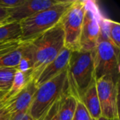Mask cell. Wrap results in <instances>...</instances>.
Masks as SVG:
<instances>
[{
    "instance_id": "6da1fadb",
    "label": "cell",
    "mask_w": 120,
    "mask_h": 120,
    "mask_svg": "<svg viewBox=\"0 0 120 120\" xmlns=\"http://www.w3.org/2000/svg\"><path fill=\"white\" fill-rule=\"evenodd\" d=\"M94 51H73L66 69L68 93L80 101L95 78Z\"/></svg>"
},
{
    "instance_id": "7a4b0ae2",
    "label": "cell",
    "mask_w": 120,
    "mask_h": 120,
    "mask_svg": "<svg viewBox=\"0 0 120 120\" xmlns=\"http://www.w3.org/2000/svg\"><path fill=\"white\" fill-rule=\"evenodd\" d=\"M30 41L34 63L30 74V80L35 81L41 70L65 47L64 32L60 21L54 27L44 32Z\"/></svg>"
},
{
    "instance_id": "3957f363",
    "label": "cell",
    "mask_w": 120,
    "mask_h": 120,
    "mask_svg": "<svg viewBox=\"0 0 120 120\" xmlns=\"http://www.w3.org/2000/svg\"><path fill=\"white\" fill-rule=\"evenodd\" d=\"M72 1H59L56 4L37 12L19 22L20 40L29 41L39 37L58 24Z\"/></svg>"
},
{
    "instance_id": "277c9868",
    "label": "cell",
    "mask_w": 120,
    "mask_h": 120,
    "mask_svg": "<svg viewBox=\"0 0 120 120\" xmlns=\"http://www.w3.org/2000/svg\"><path fill=\"white\" fill-rule=\"evenodd\" d=\"M67 69V68H66ZM68 92L66 70L37 87L29 114L33 120H41L53 105Z\"/></svg>"
},
{
    "instance_id": "5b68a950",
    "label": "cell",
    "mask_w": 120,
    "mask_h": 120,
    "mask_svg": "<svg viewBox=\"0 0 120 120\" xmlns=\"http://www.w3.org/2000/svg\"><path fill=\"white\" fill-rule=\"evenodd\" d=\"M120 49L109 40L98 38L94 57L96 80L110 76L116 82H120Z\"/></svg>"
},
{
    "instance_id": "8992f818",
    "label": "cell",
    "mask_w": 120,
    "mask_h": 120,
    "mask_svg": "<svg viewBox=\"0 0 120 120\" xmlns=\"http://www.w3.org/2000/svg\"><path fill=\"white\" fill-rule=\"evenodd\" d=\"M85 2L83 0L72 1L60 20L64 32L65 47L72 51L79 50Z\"/></svg>"
},
{
    "instance_id": "52a82bcc",
    "label": "cell",
    "mask_w": 120,
    "mask_h": 120,
    "mask_svg": "<svg viewBox=\"0 0 120 120\" xmlns=\"http://www.w3.org/2000/svg\"><path fill=\"white\" fill-rule=\"evenodd\" d=\"M102 15L99 6L96 1H86L79 42L80 51H95L100 34V20Z\"/></svg>"
},
{
    "instance_id": "ba28073f",
    "label": "cell",
    "mask_w": 120,
    "mask_h": 120,
    "mask_svg": "<svg viewBox=\"0 0 120 120\" xmlns=\"http://www.w3.org/2000/svg\"><path fill=\"white\" fill-rule=\"evenodd\" d=\"M96 85L101 117L108 120L120 119L118 104L120 82H116L110 76H105L96 80Z\"/></svg>"
},
{
    "instance_id": "9c48e42d",
    "label": "cell",
    "mask_w": 120,
    "mask_h": 120,
    "mask_svg": "<svg viewBox=\"0 0 120 120\" xmlns=\"http://www.w3.org/2000/svg\"><path fill=\"white\" fill-rule=\"evenodd\" d=\"M37 89L34 81H30L20 92L4 103L3 108L11 117L28 112Z\"/></svg>"
},
{
    "instance_id": "30bf717a",
    "label": "cell",
    "mask_w": 120,
    "mask_h": 120,
    "mask_svg": "<svg viewBox=\"0 0 120 120\" xmlns=\"http://www.w3.org/2000/svg\"><path fill=\"white\" fill-rule=\"evenodd\" d=\"M60 0H25L20 5L8 11V17L4 22H19L21 20L37 13L39 11L48 8Z\"/></svg>"
},
{
    "instance_id": "8fae6325",
    "label": "cell",
    "mask_w": 120,
    "mask_h": 120,
    "mask_svg": "<svg viewBox=\"0 0 120 120\" xmlns=\"http://www.w3.org/2000/svg\"><path fill=\"white\" fill-rule=\"evenodd\" d=\"M71 53V50L64 47L56 58L41 70L34 81L36 86L39 87L41 84L50 81L65 70L68 67Z\"/></svg>"
},
{
    "instance_id": "7c38bea8",
    "label": "cell",
    "mask_w": 120,
    "mask_h": 120,
    "mask_svg": "<svg viewBox=\"0 0 120 120\" xmlns=\"http://www.w3.org/2000/svg\"><path fill=\"white\" fill-rule=\"evenodd\" d=\"M80 101L85 106L93 120H98L101 117V110L96 90V79L93 81L86 89Z\"/></svg>"
},
{
    "instance_id": "4fadbf2b",
    "label": "cell",
    "mask_w": 120,
    "mask_h": 120,
    "mask_svg": "<svg viewBox=\"0 0 120 120\" xmlns=\"http://www.w3.org/2000/svg\"><path fill=\"white\" fill-rule=\"evenodd\" d=\"M77 101L70 94L67 92L59 100L58 118L59 120H72L74 116Z\"/></svg>"
},
{
    "instance_id": "5bb4252c",
    "label": "cell",
    "mask_w": 120,
    "mask_h": 120,
    "mask_svg": "<svg viewBox=\"0 0 120 120\" xmlns=\"http://www.w3.org/2000/svg\"><path fill=\"white\" fill-rule=\"evenodd\" d=\"M30 81V78L27 74L17 70L14 75L12 84L2 100V103L8 101L20 92Z\"/></svg>"
},
{
    "instance_id": "9a60e30c",
    "label": "cell",
    "mask_w": 120,
    "mask_h": 120,
    "mask_svg": "<svg viewBox=\"0 0 120 120\" xmlns=\"http://www.w3.org/2000/svg\"><path fill=\"white\" fill-rule=\"evenodd\" d=\"M34 63V53L30 41H26L22 52L20 63L17 67V70L27 74L30 78V74L32 71Z\"/></svg>"
},
{
    "instance_id": "2e32d148",
    "label": "cell",
    "mask_w": 120,
    "mask_h": 120,
    "mask_svg": "<svg viewBox=\"0 0 120 120\" xmlns=\"http://www.w3.org/2000/svg\"><path fill=\"white\" fill-rule=\"evenodd\" d=\"M21 31L19 22H4L0 24V42L20 39Z\"/></svg>"
},
{
    "instance_id": "e0dca14e",
    "label": "cell",
    "mask_w": 120,
    "mask_h": 120,
    "mask_svg": "<svg viewBox=\"0 0 120 120\" xmlns=\"http://www.w3.org/2000/svg\"><path fill=\"white\" fill-rule=\"evenodd\" d=\"M25 42L26 41H24L15 50L0 56V68H17L21 58L22 49Z\"/></svg>"
},
{
    "instance_id": "ac0fdd59",
    "label": "cell",
    "mask_w": 120,
    "mask_h": 120,
    "mask_svg": "<svg viewBox=\"0 0 120 120\" xmlns=\"http://www.w3.org/2000/svg\"><path fill=\"white\" fill-rule=\"evenodd\" d=\"M105 23L109 41L120 49V24L107 18H105Z\"/></svg>"
},
{
    "instance_id": "d6986e66",
    "label": "cell",
    "mask_w": 120,
    "mask_h": 120,
    "mask_svg": "<svg viewBox=\"0 0 120 120\" xmlns=\"http://www.w3.org/2000/svg\"><path fill=\"white\" fill-rule=\"evenodd\" d=\"M17 69L0 68V91L7 92L10 89Z\"/></svg>"
},
{
    "instance_id": "ffe728a7",
    "label": "cell",
    "mask_w": 120,
    "mask_h": 120,
    "mask_svg": "<svg viewBox=\"0 0 120 120\" xmlns=\"http://www.w3.org/2000/svg\"><path fill=\"white\" fill-rule=\"evenodd\" d=\"M72 120H94L81 101H77L76 110Z\"/></svg>"
},
{
    "instance_id": "44dd1931",
    "label": "cell",
    "mask_w": 120,
    "mask_h": 120,
    "mask_svg": "<svg viewBox=\"0 0 120 120\" xmlns=\"http://www.w3.org/2000/svg\"><path fill=\"white\" fill-rule=\"evenodd\" d=\"M23 42L24 41L20 39L0 42V56L15 50V49L19 47Z\"/></svg>"
},
{
    "instance_id": "7402d4cb",
    "label": "cell",
    "mask_w": 120,
    "mask_h": 120,
    "mask_svg": "<svg viewBox=\"0 0 120 120\" xmlns=\"http://www.w3.org/2000/svg\"><path fill=\"white\" fill-rule=\"evenodd\" d=\"M58 103H59V101L56 102L41 120H59Z\"/></svg>"
},
{
    "instance_id": "603a6c76",
    "label": "cell",
    "mask_w": 120,
    "mask_h": 120,
    "mask_svg": "<svg viewBox=\"0 0 120 120\" xmlns=\"http://www.w3.org/2000/svg\"><path fill=\"white\" fill-rule=\"evenodd\" d=\"M25 0H0V8L5 9H10L15 8L22 3Z\"/></svg>"
},
{
    "instance_id": "cb8c5ba5",
    "label": "cell",
    "mask_w": 120,
    "mask_h": 120,
    "mask_svg": "<svg viewBox=\"0 0 120 120\" xmlns=\"http://www.w3.org/2000/svg\"><path fill=\"white\" fill-rule=\"evenodd\" d=\"M10 120H33L30 117L29 112L18 114L14 116L11 117Z\"/></svg>"
},
{
    "instance_id": "d4e9b609",
    "label": "cell",
    "mask_w": 120,
    "mask_h": 120,
    "mask_svg": "<svg viewBox=\"0 0 120 120\" xmlns=\"http://www.w3.org/2000/svg\"><path fill=\"white\" fill-rule=\"evenodd\" d=\"M10 119H11V116L4 110L3 105L0 107V120H9Z\"/></svg>"
},
{
    "instance_id": "484cf974",
    "label": "cell",
    "mask_w": 120,
    "mask_h": 120,
    "mask_svg": "<svg viewBox=\"0 0 120 120\" xmlns=\"http://www.w3.org/2000/svg\"><path fill=\"white\" fill-rule=\"evenodd\" d=\"M8 17V11L7 9L0 8V24L4 23V21Z\"/></svg>"
},
{
    "instance_id": "4316f807",
    "label": "cell",
    "mask_w": 120,
    "mask_h": 120,
    "mask_svg": "<svg viewBox=\"0 0 120 120\" xmlns=\"http://www.w3.org/2000/svg\"><path fill=\"white\" fill-rule=\"evenodd\" d=\"M6 94V92H5V91H0V102H2V100Z\"/></svg>"
},
{
    "instance_id": "83f0119b",
    "label": "cell",
    "mask_w": 120,
    "mask_h": 120,
    "mask_svg": "<svg viewBox=\"0 0 120 120\" xmlns=\"http://www.w3.org/2000/svg\"><path fill=\"white\" fill-rule=\"evenodd\" d=\"M98 120H120V119H117V120H108V119L105 118V117H101Z\"/></svg>"
},
{
    "instance_id": "f1b7e54d",
    "label": "cell",
    "mask_w": 120,
    "mask_h": 120,
    "mask_svg": "<svg viewBox=\"0 0 120 120\" xmlns=\"http://www.w3.org/2000/svg\"><path fill=\"white\" fill-rule=\"evenodd\" d=\"M3 105V103H2V102H0V107H1Z\"/></svg>"
},
{
    "instance_id": "f546056e",
    "label": "cell",
    "mask_w": 120,
    "mask_h": 120,
    "mask_svg": "<svg viewBox=\"0 0 120 120\" xmlns=\"http://www.w3.org/2000/svg\"></svg>"
}]
</instances>
